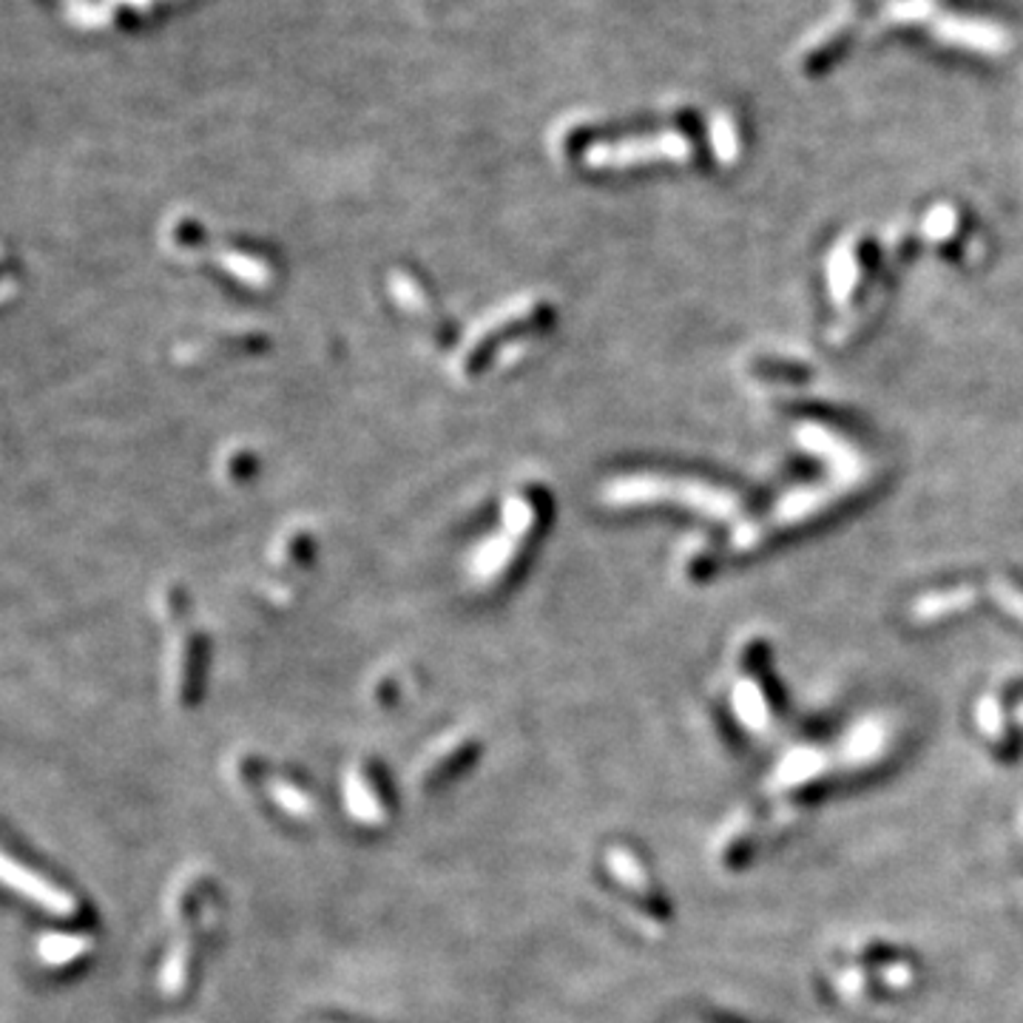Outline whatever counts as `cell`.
I'll list each match as a JSON object with an SVG mask.
<instances>
[{"mask_svg": "<svg viewBox=\"0 0 1023 1023\" xmlns=\"http://www.w3.org/2000/svg\"><path fill=\"white\" fill-rule=\"evenodd\" d=\"M549 523V492L535 483H521L503 501V515L498 529L483 541L470 563L475 586L503 589L515 581L526 563L529 552L541 541Z\"/></svg>", "mask_w": 1023, "mask_h": 1023, "instance_id": "6da1fadb", "label": "cell"}, {"mask_svg": "<svg viewBox=\"0 0 1023 1023\" xmlns=\"http://www.w3.org/2000/svg\"><path fill=\"white\" fill-rule=\"evenodd\" d=\"M171 254L183 256L188 262H211L219 270L222 279L231 285L250 290V294H270L285 276L282 259L268 245H256L250 239H214L203 225L191 219L171 222L165 231Z\"/></svg>", "mask_w": 1023, "mask_h": 1023, "instance_id": "7a4b0ae2", "label": "cell"}, {"mask_svg": "<svg viewBox=\"0 0 1023 1023\" xmlns=\"http://www.w3.org/2000/svg\"><path fill=\"white\" fill-rule=\"evenodd\" d=\"M552 325V307L543 299H515L507 307L495 310L470 333V341L463 345L461 356L456 359V370L461 378H472L487 370L501 352H521L532 339H538Z\"/></svg>", "mask_w": 1023, "mask_h": 1023, "instance_id": "3957f363", "label": "cell"}, {"mask_svg": "<svg viewBox=\"0 0 1023 1023\" xmlns=\"http://www.w3.org/2000/svg\"><path fill=\"white\" fill-rule=\"evenodd\" d=\"M157 612L171 632L168 685L176 703H191L200 692V679L208 659V640L194 626L185 589L168 586L160 592Z\"/></svg>", "mask_w": 1023, "mask_h": 1023, "instance_id": "277c9868", "label": "cell"}, {"mask_svg": "<svg viewBox=\"0 0 1023 1023\" xmlns=\"http://www.w3.org/2000/svg\"><path fill=\"white\" fill-rule=\"evenodd\" d=\"M390 294L398 310L407 316V321H416L418 330L430 336L436 345H447L450 339V321L443 316L441 305L436 299V290L430 282L416 268H396L390 274Z\"/></svg>", "mask_w": 1023, "mask_h": 1023, "instance_id": "5b68a950", "label": "cell"}, {"mask_svg": "<svg viewBox=\"0 0 1023 1023\" xmlns=\"http://www.w3.org/2000/svg\"><path fill=\"white\" fill-rule=\"evenodd\" d=\"M3 879H7V884L12 887V890H18L23 899L34 901V904L43 907L47 913L63 915V919L78 915V899H74L72 893H65L60 887L49 884L43 876L32 873L27 865H20V861L9 859V856L3 859Z\"/></svg>", "mask_w": 1023, "mask_h": 1023, "instance_id": "8992f818", "label": "cell"}, {"mask_svg": "<svg viewBox=\"0 0 1023 1023\" xmlns=\"http://www.w3.org/2000/svg\"><path fill=\"white\" fill-rule=\"evenodd\" d=\"M259 347H265V336L254 330H242V333H231V330H219L211 333V336H200V339H191L185 345H180L176 350V359L180 361H203L208 356H231V352H256Z\"/></svg>", "mask_w": 1023, "mask_h": 1023, "instance_id": "52a82bcc", "label": "cell"}, {"mask_svg": "<svg viewBox=\"0 0 1023 1023\" xmlns=\"http://www.w3.org/2000/svg\"><path fill=\"white\" fill-rule=\"evenodd\" d=\"M314 554H316L314 538H310L307 529H301V526L285 529V532L276 538L274 549H270V572H274L276 577L282 574V577L290 581L294 574L307 572V566L314 563Z\"/></svg>", "mask_w": 1023, "mask_h": 1023, "instance_id": "ba28073f", "label": "cell"}, {"mask_svg": "<svg viewBox=\"0 0 1023 1023\" xmlns=\"http://www.w3.org/2000/svg\"><path fill=\"white\" fill-rule=\"evenodd\" d=\"M376 770L356 765L347 776V808L361 825H385V796L372 785Z\"/></svg>", "mask_w": 1023, "mask_h": 1023, "instance_id": "9c48e42d", "label": "cell"}, {"mask_svg": "<svg viewBox=\"0 0 1023 1023\" xmlns=\"http://www.w3.org/2000/svg\"><path fill=\"white\" fill-rule=\"evenodd\" d=\"M92 950V941L83 935H47L40 941V961L49 966H65L83 959Z\"/></svg>", "mask_w": 1023, "mask_h": 1023, "instance_id": "30bf717a", "label": "cell"}, {"mask_svg": "<svg viewBox=\"0 0 1023 1023\" xmlns=\"http://www.w3.org/2000/svg\"><path fill=\"white\" fill-rule=\"evenodd\" d=\"M270 794H274L270 799H274L276 808L285 810L290 819H305V816H310L316 810L314 796L307 794L305 788H299L296 782H287V779H279V782L270 788Z\"/></svg>", "mask_w": 1023, "mask_h": 1023, "instance_id": "8fae6325", "label": "cell"}, {"mask_svg": "<svg viewBox=\"0 0 1023 1023\" xmlns=\"http://www.w3.org/2000/svg\"><path fill=\"white\" fill-rule=\"evenodd\" d=\"M254 467H256V456L250 450L228 452V456H225V470H222V478L231 483H236V481L245 483V481H250V475H254Z\"/></svg>", "mask_w": 1023, "mask_h": 1023, "instance_id": "7c38bea8", "label": "cell"}]
</instances>
